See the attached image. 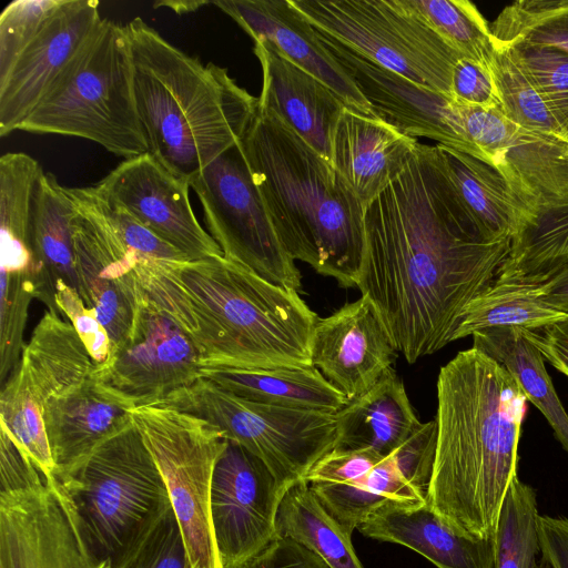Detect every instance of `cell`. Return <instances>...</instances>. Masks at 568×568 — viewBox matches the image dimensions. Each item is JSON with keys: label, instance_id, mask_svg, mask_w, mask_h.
Returning <instances> with one entry per match:
<instances>
[{"label": "cell", "instance_id": "f6af8a7d", "mask_svg": "<svg viewBox=\"0 0 568 568\" xmlns=\"http://www.w3.org/2000/svg\"><path fill=\"white\" fill-rule=\"evenodd\" d=\"M120 568H191L182 531L172 508Z\"/></svg>", "mask_w": 568, "mask_h": 568}, {"label": "cell", "instance_id": "52a82bcc", "mask_svg": "<svg viewBox=\"0 0 568 568\" xmlns=\"http://www.w3.org/2000/svg\"><path fill=\"white\" fill-rule=\"evenodd\" d=\"M18 130L82 138L124 159L148 153L126 26L103 19Z\"/></svg>", "mask_w": 568, "mask_h": 568}, {"label": "cell", "instance_id": "836d02e7", "mask_svg": "<svg viewBox=\"0 0 568 568\" xmlns=\"http://www.w3.org/2000/svg\"><path fill=\"white\" fill-rule=\"evenodd\" d=\"M568 262V205L528 212L495 280L540 285Z\"/></svg>", "mask_w": 568, "mask_h": 568}, {"label": "cell", "instance_id": "681fc988", "mask_svg": "<svg viewBox=\"0 0 568 568\" xmlns=\"http://www.w3.org/2000/svg\"><path fill=\"white\" fill-rule=\"evenodd\" d=\"M43 483L40 469L0 426V493L28 490Z\"/></svg>", "mask_w": 568, "mask_h": 568}, {"label": "cell", "instance_id": "f907efd6", "mask_svg": "<svg viewBox=\"0 0 568 568\" xmlns=\"http://www.w3.org/2000/svg\"><path fill=\"white\" fill-rule=\"evenodd\" d=\"M452 98L465 104L501 108L490 73L468 58L460 59L454 69Z\"/></svg>", "mask_w": 568, "mask_h": 568}, {"label": "cell", "instance_id": "4316f807", "mask_svg": "<svg viewBox=\"0 0 568 568\" xmlns=\"http://www.w3.org/2000/svg\"><path fill=\"white\" fill-rule=\"evenodd\" d=\"M73 205L52 173H43L33 204L31 244L34 298L58 311L54 302L58 282L78 288L73 242ZM59 312V311H58Z\"/></svg>", "mask_w": 568, "mask_h": 568}, {"label": "cell", "instance_id": "cb8c5ba5", "mask_svg": "<svg viewBox=\"0 0 568 568\" xmlns=\"http://www.w3.org/2000/svg\"><path fill=\"white\" fill-rule=\"evenodd\" d=\"M357 529L366 537L410 548L437 568H495L496 535L477 539L457 532L427 503L382 508Z\"/></svg>", "mask_w": 568, "mask_h": 568}, {"label": "cell", "instance_id": "5bb4252c", "mask_svg": "<svg viewBox=\"0 0 568 568\" xmlns=\"http://www.w3.org/2000/svg\"><path fill=\"white\" fill-rule=\"evenodd\" d=\"M288 488L257 456L227 439L211 487V523L222 568H246L278 538L276 517Z\"/></svg>", "mask_w": 568, "mask_h": 568}, {"label": "cell", "instance_id": "603a6c76", "mask_svg": "<svg viewBox=\"0 0 568 568\" xmlns=\"http://www.w3.org/2000/svg\"><path fill=\"white\" fill-rule=\"evenodd\" d=\"M418 144L378 118L345 108L332 141V165L364 209L405 169Z\"/></svg>", "mask_w": 568, "mask_h": 568}, {"label": "cell", "instance_id": "4dcf8cb0", "mask_svg": "<svg viewBox=\"0 0 568 568\" xmlns=\"http://www.w3.org/2000/svg\"><path fill=\"white\" fill-rule=\"evenodd\" d=\"M307 485L327 513L349 535L382 508L417 507L426 503V494L405 478L392 455L351 481Z\"/></svg>", "mask_w": 568, "mask_h": 568}, {"label": "cell", "instance_id": "7402d4cb", "mask_svg": "<svg viewBox=\"0 0 568 568\" xmlns=\"http://www.w3.org/2000/svg\"><path fill=\"white\" fill-rule=\"evenodd\" d=\"M263 74L257 108L273 112L332 163V141L343 100L310 72L286 59L267 40L254 41Z\"/></svg>", "mask_w": 568, "mask_h": 568}, {"label": "cell", "instance_id": "ba28073f", "mask_svg": "<svg viewBox=\"0 0 568 568\" xmlns=\"http://www.w3.org/2000/svg\"><path fill=\"white\" fill-rule=\"evenodd\" d=\"M158 405L215 425L227 439L257 456L287 488L336 446L335 413L251 402L205 377Z\"/></svg>", "mask_w": 568, "mask_h": 568}, {"label": "cell", "instance_id": "2e32d148", "mask_svg": "<svg viewBox=\"0 0 568 568\" xmlns=\"http://www.w3.org/2000/svg\"><path fill=\"white\" fill-rule=\"evenodd\" d=\"M73 205L78 288L109 333L111 348L130 332L144 293L136 261L81 194L67 187ZM111 352V351H110Z\"/></svg>", "mask_w": 568, "mask_h": 568}, {"label": "cell", "instance_id": "d590c367", "mask_svg": "<svg viewBox=\"0 0 568 568\" xmlns=\"http://www.w3.org/2000/svg\"><path fill=\"white\" fill-rule=\"evenodd\" d=\"M566 317L541 300L539 285L495 280L466 306L452 342L490 327L536 331Z\"/></svg>", "mask_w": 568, "mask_h": 568}, {"label": "cell", "instance_id": "8fae6325", "mask_svg": "<svg viewBox=\"0 0 568 568\" xmlns=\"http://www.w3.org/2000/svg\"><path fill=\"white\" fill-rule=\"evenodd\" d=\"M97 364L70 322L47 310L0 394V426L45 479L55 466L48 443L43 408L87 379Z\"/></svg>", "mask_w": 568, "mask_h": 568}, {"label": "cell", "instance_id": "c3c4849f", "mask_svg": "<svg viewBox=\"0 0 568 568\" xmlns=\"http://www.w3.org/2000/svg\"><path fill=\"white\" fill-rule=\"evenodd\" d=\"M384 458L372 450L335 447L312 467L304 480L307 484L347 483L366 474Z\"/></svg>", "mask_w": 568, "mask_h": 568}, {"label": "cell", "instance_id": "d4e9b609", "mask_svg": "<svg viewBox=\"0 0 568 568\" xmlns=\"http://www.w3.org/2000/svg\"><path fill=\"white\" fill-rule=\"evenodd\" d=\"M131 419L109 399L92 374L43 408L44 429L55 473L71 468Z\"/></svg>", "mask_w": 568, "mask_h": 568}, {"label": "cell", "instance_id": "d6986e66", "mask_svg": "<svg viewBox=\"0 0 568 568\" xmlns=\"http://www.w3.org/2000/svg\"><path fill=\"white\" fill-rule=\"evenodd\" d=\"M311 362L347 400L366 393L390 369L397 348L374 304L365 296L318 318Z\"/></svg>", "mask_w": 568, "mask_h": 568}, {"label": "cell", "instance_id": "6da1fadb", "mask_svg": "<svg viewBox=\"0 0 568 568\" xmlns=\"http://www.w3.org/2000/svg\"><path fill=\"white\" fill-rule=\"evenodd\" d=\"M510 242L487 237L437 145L418 142L403 172L365 207L357 287L413 364L452 342L466 306L495 281Z\"/></svg>", "mask_w": 568, "mask_h": 568}, {"label": "cell", "instance_id": "44dd1931", "mask_svg": "<svg viewBox=\"0 0 568 568\" xmlns=\"http://www.w3.org/2000/svg\"><path fill=\"white\" fill-rule=\"evenodd\" d=\"M212 4L254 41L267 40L286 59L325 83L348 109L377 118L317 30L290 0H219Z\"/></svg>", "mask_w": 568, "mask_h": 568}, {"label": "cell", "instance_id": "ab89813d", "mask_svg": "<svg viewBox=\"0 0 568 568\" xmlns=\"http://www.w3.org/2000/svg\"><path fill=\"white\" fill-rule=\"evenodd\" d=\"M501 43L524 41L568 52V0H520L505 7L489 23Z\"/></svg>", "mask_w": 568, "mask_h": 568}, {"label": "cell", "instance_id": "7bdbcfd3", "mask_svg": "<svg viewBox=\"0 0 568 568\" xmlns=\"http://www.w3.org/2000/svg\"><path fill=\"white\" fill-rule=\"evenodd\" d=\"M63 0H14L0 14V81Z\"/></svg>", "mask_w": 568, "mask_h": 568}, {"label": "cell", "instance_id": "9a60e30c", "mask_svg": "<svg viewBox=\"0 0 568 568\" xmlns=\"http://www.w3.org/2000/svg\"><path fill=\"white\" fill-rule=\"evenodd\" d=\"M95 185L186 261L223 255L193 212L190 183L171 174L150 153L125 159Z\"/></svg>", "mask_w": 568, "mask_h": 568}, {"label": "cell", "instance_id": "11a10c76", "mask_svg": "<svg viewBox=\"0 0 568 568\" xmlns=\"http://www.w3.org/2000/svg\"><path fill=\"white\" fill-rule=\"evenodd\" d=\"M541 300L549 306L568 314V262L539 285Z\"/></svg>", "mask_w": 568, "mask_h": 568}, {"label": "cell", "instance_id": "f5cc1de1", "mask_svg": "<svg viewBox=\"0 0 568 568\" xmlns=\"http://www.w3.org/2000/svg\"><path fill=\"white\" fill-rule=\"evenodd\" d=\"M538 536L542 562L550 568H568V519L539 515Z\"/></svg>", "mask_w": 568, "mask_h": 568}, {"label": "cell", "instance_id": "8992f818", "mask_svg": "<svg viewBox=\"0 0 568 568\" xmlns=\"http://www.w3.org/2000/svg\"><path fill=\"white\" fill-rule=\"evenodd\" d=\"M54 478L94 566L109 561L120 568L172 508L132 419Z\"/></svg>", "mask_w": 568, "mask_h": 568}, {"label": "cell", "instance_id": "60d3db41", "mask_svg": "<svg viewBox=\"0 0 568 568\" xmlns=\"http://www.w3.org/2000/svg\"><path fill=\"white\" fill-rule=\"evenodd\" d=\"M504 44L513 48L568 138V52L524 41Z\"/></svg>", "mask_w": 568, "mask_h": 568}, {"label": "cell", "instance_id": "7a4b0ae2", "mask_svg": "<svg viewBox=\"0 0 568 568\" xmlns=\"http://www.w3.org/2000/svg\"><path fill=\"white\" fill-rule=\"evenodd\" d=\"M136 274L145 294L192 339L201 368L313 366L320 317L298 292L223 255L143 261Z\"/></svg>", "mask_w": 568, "mask_h": 568}, {"label": "cell", "instance_id": "f1b7e54d", "mask_svg": "<svg viewBox=\"0 0 568 568\" xmlns=\"http://www.w3.org/2000/svg\"><path fill=\"white\" fill-rule=\"evenodd\" d=\"M494 166L506 178L527 213L568 205V141L519 128Z\"/></svg>", "mask_w": 568, "mask_h": 568}, {"label": "cell", "instance_id": "30bf717a", "mask_svg": "<svg viewBox=\"0 0 568 568\" xmlns=\"http://www.w3.org/2000/svg\"><path fill=\"white\" fill-rule=\"evenodd\" d=\"M130 415L165 483L191 568H222L211 523V487L227 438L205 419L165 406H143Z\"/></svg>", "mask_w": 568, "mask_h": 568}, {"label": "cell", "instance_id": "db71d44e", "mask_svg": "<svg viewBox=\"0 0 568 568\" xmlns=\"http://www.w3.org/2000/svg\"><path fill=\"white\" fill-rule=\"evenodd\" d=\"M527 332L544 358L568 376V317L536 331L527 329Z\"/></svg>", "mask_w": 568, "mask_h": 568}, {"label": "cell", "instance_id": "f35d334b", "mask_svg": "<svg viewBox=\"0 0 568 568\" xmlns=\"http://www.w3.org/2000/svg\"><path fill=\"white\" fill-rule=\"evenodd\" d=\"M538 516L532 488L516 477L498 520L495 568H537Z\"/></svg>", "mask_w": 568, "mask_h": 568}, {"label": "cell", "instance_id": "9c48e42d", "mask_svg": "<svg viewBox=\"0 0 568 568\" xmlns=\"http://www.w3.org/2000/svg\"><path fill=\"white\" fill-rule=\"evenodd\" d=\"M290 1L317 31L384 69L452 98L454 69L466 57L435 33L406 0Z\"/></svg>", "mask_w": 568, "mask_h": 568}, {"label": "cell", "instance_id": "816d5d0a", "mask_svg": "<svg viewBox=\"0 0 568 568\" xmlns=\"http://www.w3.org/2000/svg\"><path fill=\"white\" fill-rule=\"evenodd\" d=\"M246 568H329L316 554L290 538H277Z\"/></svg>", "mask_w": 568, "mask_h": 568}, {"label": "cell", "instance_id": "6f0895ef", "mask_svg": "<svg viewBox=\"0 0 568 568\" xmlns=\"http://www.w3.org/2000/svg\"><path fill=\"white\" fill-rule=\"evenodd\" d=\"M94 568H113L109 561H103L95 566Z\"/></svg>", "mask_w": 568, "mask_h": 568}, {"label": "cell", "instance_id": "3957f363", "mask_svg": "<svg viewBox=\"0 0 568 568\" xmlns=\"http://www.w3.org/2000/svg\"><path fill=\"white\" fill-rule=\"evenodd\" d=\"M526 396L504 365L471 347L437 378V445L427 505L454 530L496 535L517 476Z\"/></svg>", "mask_w": 568, "mask_h": 568}, {"label": "cell", "instance_id": "e0dca14e", "mask_svg": "<svg viewBox=\"0 0 568 568\" xmlns=\"http://www.w3.org/2000/svg\"><path fill=\"white\" fill-rule=\"evenodd\" d=\"M317 32L378 119L408 136L428 138L487 162L467 139L454 99L384 69Z\"/></svg>", "mask_w": 568, "mask_h": 568}, {"label": "cell", "instance_id": "8d00e7d4", "mask_svg": "<svg viewBox=\"0 0 568 568\" xmlns=\"http://www.w3.org/2000/svg\"><path fill=\"white\" fill-rule=\"evenodd\" d=\"M493 42L489 73L505 115L523 130L568 141L513 48Z\"/></svg>", "mask_w": 568, "mask_h": 568}, {"label": "cell", "instance_id": "f546056e", "mask_svg": "<svg viewBox=\"0 0 568 568\" xmlns=\"http://www.w3.org/2000/svg\"><path fill=\"white\" fill-rule=\"evenodd\" d=\"M436 145L456 190L487 237L491 242L511 240L527 209L506 178L468 153Z\"/></svg>", "mask_w": 568, "mask_h": 568}, {"label": "cell", "instance_id": "bcb514c9", "mask_svg": "<svg viewBox=\"0 0 568 568\" xmlns=\"http://www.w3.org/2000/svg\"><path fill=\"white\" fill-rule=\"evenodd\" d=\"M54 302L59 313L69 318L95 364L104 363L111 351L109 333L79 291L64 282H58Z\"/></svg>", "mask_w": 568, "mask_h": 568}, {"label": "cell", "instance_id": "4fadbf2b", "mask_svg": "<svg viewBox=\"0 0 568 568\" xmlns=\"http://www.w3.org/2000/svg\"><path fill=\"white\" fill-rule=\"evenodd\" d=\"M201 356L186 333L143 293L131 329L95 366L99 389L128 410L158 405L201 377Z\"/></svg>", "mask_w": 568, "mask_h": 568}, {"label": "cell", "instance_id": "ee69618b", "mask_svg": "<svg viewBox=\"0 0 568 568\" xmlns=\"http://www.w3.org/2000/svg\"><path fill=\"white\" fill-rule=\"evenodd\" d=\"M457 106L467 139L494 166L514 141L519 128L505 115L499 106L460 102H457Z\"/></svg>", "mask_w": 568, "mask_h": 568}, {"label": "cell", "instance_id": "74e56055", "mask_svg": "<svg viewBox=\"0 0 568 568\" xmlns=\"http://www.w3.org/2000/svg\"><path fill=\"white\" fill-rule=\"evenodd\" d=\"M447 44L489 72L494 53L489 23L468 0H406Z\"/></svg>", "mask_w": 568, "mask_h": 568}, {"label": "cell", "instance_id": "5b68a950", "mask_svg": "<svg viewBox=\"0 0 568 568\" xmlns=\"http://www.w3.org/2000/svg\"><path fill=\"white\" fill-rule=\"evenodd\" d=\"M139 118L150 153L189 183L245 135L257 98L136 17L126 24Z\"/></svg>", "mask_w": 568, "mask_h": 568}, {"label": "cell", "instance_id": "680465c9", "mask_svg": "<svg viewBox=\"0 0 568 568\" xmlns=\"http://www.w3.org/2000/svg\"><path fill=\"white\" fill-rule=\"evenodd\" d=\"M537 568H550L548 565H546L545 562L542 564H538Z\"/></svg>", "mask_w": 568, "mask_h": 568}, {"label": "cell", "instance_id": "83f0119b", "mask_svg": "<svg viewBox=\"0 0 568 568\" xmlns=\"http://www.w3.org/2000/svg\"><path fill=\"white\" fill-rule=\"evenodd\" d=\"M200 374L224 390L256 403L326 413H336L347 403L314 366L202 367Z\"/></svg>", "mask_w": 568, "mask_h": 568}, {"label": "cell", "instance_id": "484cf974", "mask_svg": "<svg viewBox=\"0 0 568 568\" xmlns=\"http://www.w3.org/2000/svg\"><path fill=\"white\" fill-rule=\"evenodd\" d=\"M336 446L392 455L420 425L404 384L390 369L376 385L335 413Z\"/></svg>", "mask_w": 568, "mask_h": 568}, {"label": "cell", "instance_id": "7dc6e473", "mask_svg": "<svg viewBox=\"0 0 568 568\" xmlns=\"http://www.w3.org/2000/svg\"><path fill=\"white\" fill-rule=\"evenodd\" d=\"M437 445V422L422 425L392 454L405 478L427 496Z\"/></svg>", "mask_w": 568, "mask_h": 568}, {"label": "cell", "instance_id": "7c38bea8", "mask_svg": "<svg viewBox=\"0 0 568 568\" xmlns=\"http://www.w3.org/2000/svg\"><path fill=\"white\" fill-rule=\"evenodd\" d=\"M190 186L224 257L301 292V273L272 225L239 144L204 168Z\"/></svg>", "mask_w": 568, "mask_h": 568}, {"label": "cell", "instance_id": "1f68e13d", "mask_svg": "<svg viewBox=\"0 0 568 568\" xmlns=\"http://www.w3.org/2000/svg\"><path fill=\"white\" fill-rule=\"evenodd\" d=\"M43 173L40 163L24 152H7L0 158L1 272L32 277L33 204Z\"/></svg>", "mask_w": 568, "mask_h": 568}, {"label": "cell", "instance_id": "9f6ffc18", "mask_svg": "<svg viewBox=\"0 0 568 568\" xmlns=\"http://www.w3.org/2000/svg\"><path fill=\"white\" fill-rule=\"evenodd\" d=\"M207 4H212V1H199V0H195V1H192V0L172 1V0H165V1H158V2H155L153 7L154 8L166 7V8L171 9L173 12H175L178 14H184V13L196 11L200 8H202L204 6H207Z\"/></svg>", "mask_w": 568, "mask_h": 568}, {"label": "cell", "instance_id": "ffe728a7", "mask_svg": "<svg viewBox=\"0 0 568 568\" xmlns=\"http://www.w3.org/2000/svg\"><path fill=\"white\" fill-rule=\"evenodd\" d=\"M97 0H63L0 81V136L18 130L103 20Z\"/></svg>", "mask_w": 568, "mask_h": 568}, {"label": "cell", "instance_id": "277c9868", "mask_svg": "<svg viewBox=\"0 0 568 568\" xmlns=\"http://www.w3.org/2000/svg\"><path fill=\"white\" fill-rule=\"evenodd\" d=\"M239 146L290 256L341 287H357L365 209L332 163L258 108Z\"/></svg>", "mask_w": 568, "mask_h": 568}, {"label": "cell", "instance_id": "d6a6232c", "mask_svg": "<svg viewBox=\"0 0 568 568\" xmlns=\"http://www.w3.org/2000/svg\"><path fill=\"white\" fill-rule=\"evenodd\" d=\"M473 347L497 361L511 374L527 400L546 417L568 452V414L552 386L545 358L520 327H490L473 334Z\"/></svg>", "mask_w": 568, "mask_h": 568}, {"label": "cell", "instance_id": "b9f144b4", "mask_svg": "<svg viewBox=\"0 0 568 568\" xmlns=\"http://www.w3.org/2000/svg\"><path fill=\"white\" fill-rule=\"evenodd\" d=\"M33 298L30 275L1 272L0 379L2 383L18 364L26 346L23 334Z\"/></svg>", "mask_w": 568, "mask_h": 568}, {"label": "cell", "instance_id": "ac0fdd59", "mask_svg": "<svg viewBox=\"0 0 568 568\" xmlns=\"http://www.w3.org/2000/svg\"><path fill=\"white\" fill-rule=\"evenodd\" d=\"M55 478L0 493V568H94Z\"/></svg>", "mask_w": 568, "mask_h": 568}, {"label": "cell", "instance_id": "e575fe53", "mask_svg": "<svg viewBox=\"0 0 568 568\" xmlns=\"http://www.w3.org/2000/svg\"><path fill=\"white\" fill-rule=\"evenodd\" d=\"M276 529L278 538L301 544L329 568H364L355 554L352 535L327 513L304 479L285 491Z\"/></svg>", "mask_w": 568, "mask_h": 568}]
</instances>
